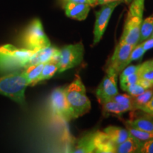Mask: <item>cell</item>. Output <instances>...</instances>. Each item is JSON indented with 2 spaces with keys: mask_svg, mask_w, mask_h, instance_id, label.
I'll return each instance as SVG.
<instances>
[{
  "mask_svg": "<svg viewBox=\"0 0 153 153\" xmlns=\"http://www.w3.org/2000/svg\"><path fill=\"white\" fill-rule=\"evenodd\" d=\"M36 51L19 48L10 44L0 47V74H9L25 68Z\"/></svg>",
  "mask_w": 153,
  "mask_h": 153,
  "instance_id": "cell-1",
  "label": "cell"
},
{
  "mask_svg": "<svg viewBox=\"0 0 153 153\" xmlns=\"http://www.w3.org/2000/svg\"><path fill=\"white\" fill-rule=\"evenodd\" d=\"M153 31V15L143 19L140 26L139 43H142L150 37Z\"/></svg>",
  "mask_w": 153,
  "mask_h": 153,
  "instance_id": "cell-20",
  "label": "cell"
},
{
  "mask_svg": "<svg viewBox=\"0 0 153 153\" xmlns=\"http://www.w3.org/2000/svg\"><path fill=\"white\" fill-rule=\"evenodd\" d=\"M140 74L138 72L136 73H134L131 75H128L126 77L123 78V79H120V87H121L122 90L126 91L127 88L131 86L132 85L137 83L140 79Z\"/></svg>",
  "mask_w": 153,
  "mask_h": 153,
  "instance_id": "cell-27",
  "label": "cell"
},
{
  "mask_svg": "<svg viewBox=\"0 0 153 153\" xmlns=\"http://www.w3.org/2000/svg\"><path fill=\"white\" fill-rule=\"evenodd\" d=\"M49 104L53 114L60 120L64 122H70L74 119L65 97V87L55 89L50 96Z\"/></svg>",
  "mask_w": 153,
  "mask_h": 153,
  "instance_id": "cell-7",
  "label": "cell"
},
{
  "mask_svg": "<svg viewBox=\"0 0 153 153\" xmlns=\"http://www.w3.org/2000/svg\"><path fill=\"white\" fill-rule=\"evenodd\" d=\"M94 152L98 153H114L116 145L104 133L97 131L94 138Z\"/></svg>",
  "mask_w": 153,
  "mask_h": 153,
  "instance_id": "cell-12",
  "label": "cell"
},
{
  "mask_svg": "<svg viewBox=\"0 0 153 153\" xmlns=\"http://www.w3.org/2000/svg\"><path fill=\"white\" fill-rule=\"evenodd\" d=\"M114 1H120V2L123 3L124 0H97V5H101V6L106 4L114 2Z\"/></svg>",
  "mask_w": 153,
  "mask_h": 153,
  "instance_id": "cell-35",
  "label": "cell"
},
{
  "mask_svg": "<svg viewBox=\"0 0 153 153\" xmlns=\"http://www.w3.org/2000/svg\"><path fill=\"white\" fill-rule=\"evenodd\" d=\"M101 105H102L103 111L104 113L118 115V116L122 115L126 112L133 111L131 107L124 106V105L120 104L113 100L105 101L103 104H101Z\"/></svg>",
  "mask_w": 153,
  "mask_h": 153,
  "instance_id": "cell-17",
  "label": "cell"
},
{
  "mask_svg": "<svg viewBox=\"0 0 153 153\" xmlns=\"http://www.w3.org/2000/svg\"><path fill=\"white\" fill-rule=\"evenodd\" d=\"M140 68V64L134 65H129L126 66V68L120 72V79H123V78L126 77V76L128 75H131V74L136 73V72H138Z\"/></svg>",
  "mask_w": 153,
  "mask_h": 153,
  "instance_id": "cell-28",
  "label": "cell"
},
{
  "mask_svg": "<svg viewBox=\"0 0 153 153\" xmlns=\"http://www.w3.org/2000/svg\"><path fill=\"white\" fill-rule=\"evenodd\" d=\"M150 118H152V119H153V116H150Z\"/></svg>",
  "mask_w": 153,
  "mask_h": 153,
  "instance_id": "cell-38",
  "label": "cell"
},
{
  "mask_svg": "<svg viewBox=\"0 0 153 153\" xmlns=\"http://www.w3.org/2000/svg\"><path fill=\"white\" fill-rule=\"evenodd\" d=\"M106 72V75L104 76L96 91V96L100 104L111 100L114 96L118 94L117 87L118 74L111 71Z\"/></svg>",
  "mask_w": 153,
  "mask_h": 153,
  "instance_id": "cell-9",
  "label": "cell"
},
{
  "mask_svg": "<svg viewBox=\"0 0 153 153\" xmlns=\"http://www.w3.org/2000/svg\"><path fill=\"white\" fill-rule=\"evenodd\" d=\"M144 9L145 0H133L131 1L126 16L123 33L120 36V41L135 46L138 44Z\"/></svg>",
  "mask_w": 153,
  "mask_h": 153,
  "instance_id": "cell-2",
  "label": "cell"
},
{
  "mask_svg": "<svg viewBox=\"0 0 153 153\" xmlns=\"http://www.w3.org/2000/svg\"><path fill=\"white\" fill-rule=\"evenodd\" d=\"M22 44L24 48L34 51L51 46V41L40 19H33L26 28L22 37Z\"/></svg>",
  "mask_w": 153,
  "mask_h": 153,
  "instance_id": "cell-5",
  "label": "cell"
},
{
  "mask_svg": "<svg viewBox=\"0 0 153 153\" xmlns=\"http://www.w3.org/2000/svg\"><path fill=\"white\" fill-rule=\"evenodd\" d=\"M134 47L135 45L120 41L115 48L114 52L107 66L106 71L114 72L119 75Z\"/></svg>",
  "mask_w": 153,
  "mask_h": 153,
  "instance_id": "cell-10",
  "label": "cell"
},
{
  "mask_svg": "<svg viewBox=\"0 0 153 153\" xmlns=\"http://www.w3.org/2000/svg\"><path fill=\"white\" fill-rule=\"evenodd\" d=\"M126 125L144 131L153 133V120L150 117H140L133 120H127L126 121Z\"/></svg>",
  "mask_w": 153,
  "mask_h": 153,
  "instance_id": "cell-18",
  "label": "cell"
},
{
  "mask_svg": "<svg viewBox=\"0 0 153 153\" xmlns=\"http://www.w3.org/2000/svg\"><path fill=\"white\" fill-rule=\"evenodd\" d=\"M65 97L74 119L82 116L90 111L91 101L87 95L85 86L79 75H76L72 83L65 87Z\"/></svg>",
  "mask_w": 153,
  "mask_h": 153,
  "instance_id": "cell-3",
  "label": "cell"
},
{
  "mask_svg": "<svg viewBox=\"0 0 153 153\" xmlns=\"http://www.w3.org/2000/svg\"><path fill=\"white\" fill-rule=\"evenodd\" d=\"M145 90H146V89H145L142 86L137 82V83L132 85L131 86L128 87L126 91H127V92L128 93V94L131 95V97H137V96L141 94L144 92Z\"/></svg>",
  "mask_w": 153,
  "mask_h": 153,
  "instance_id": "cell-29",
  "label": "cell"
},
{
  "mask_svg": "<svg viewBox=\"0 0 153 153\" xmlns=\"http://www.w3.org/2000/svg\"><path fill=\"white\" fill-rule=\"evenodd\" d=\"M29 85L24 72H14L0 77V94L4 95L21 106L26 105L25 91Z\"/></svg>",
  "mask_w": 153,
  "mask_h": 153,
  "instance_id": "cell-4",
  "label": "cell"
},
{
  "mask_svg": "<svg viewBox=\"0 0 153 153\" xmlns=\"http://www.w3.org/2000/svg\"><path fill=\"white\" fill-rule=\"evenodd\" d=\"M58 2L62 7L68 3L87 4L90 5L91 7L97 5V0H58Z\"/></svg>",
  "mask_w": 153,
  "mask_h": 153,
  "instance_id": "cell-30",
  "label": "cell"
},
{
  "mask_svg": "<svg viewBox=\"0 0 153 153\" xmlns=\"http://www.w3.org/2000/svg\"><path fill=\"white\" fill-rule=\"evenodd\" d=\"M143 142L132 136L131 135L128 139L123 143H120L116 146V153H140L141 146Z\"/></svg>",
  "mask_w": 153,
  "mask_h": 153,
  "instance_id": "cell-15",
  "label": "cell"
},
{
  "mask_svg": "<svg viewBox=\"0 0 153 153\" xmlns=\"http://www.w3.org/2000/svg\"><path fill=\"white\" fill-rule=\"evenodd\" d=\"M43 66L44 63H40V64L34 65L29 66L26 68V70L24 72L29 85L33 86L34 82L41 74Z\"/></svg>",
  "mask_w": 153,
  "mask_h": 153,
  "instance_id": "cell-21",
  "label": "cell"
},
{
  "mask_svg": "<svg viewBox=\"0 0 153 153\" xmlns=\"http://www.w3.org/2000/svg\"><path fill=\"white\" fill-rule=\"evenodd\" d=\"M91 6L87 4L68 3L63 7L66 16L77 21H84L87 18Z\"/></svg>",
  "mask_w": 153,
  "mask_h": 153,
  "instance_id": "cell-11",
  "label": "cell"
},
{
  "mask_svg": "<svg viewBox=\"0 0 153 153\" xmlns=\"http://www.w3.org/2000/svg\"><path fill=\"white\" fill-rule=\"evenodd\" d=\"M103 131L116 145L123 143L131 135L127 128H123L118 126H109L104 128Z\"/></svg>",
  "mask_w": 153,
  "mask_h": 153,
  "instance_id": "cell-16",
  "label": "cell"
},
{
  "mask_svg": "<svg viewBox=\"0 0 153 153\" xmlns=\"http://www.w3.org/2000/svg\"><path fill=\"white\" fill-rule=\"evenodd\" d=\"M137 83H139L145 89H149L153 87V84L152 82L147 79H142V78H140L138 81H137Z\"/></svg>",
  "mask_w": 153,
  "mask_h": 153,
  "instance_id": "cell-34",
  "label": "cell"
},
{
  "mask_svg": "<svg viewBox=\"0 0 153 153\" xmlns=\"http://www.w3.org/2000/svg\"><path fill=\"white\" fill-rule=\"evenodd\" d=\"M153 96V89H146L144 92H143L141 94H140L137 97H133V100H134V103H135V108L136 110H139V108L140 107H142L143 106L148 103L149 100L152 98V97Z\"/></svg>",
  "mask_w": 153,
  "mask_h": 153,
  "instance_id": "cell-25",
  "label": "cell"
},
{
  "mask_svg": "<svg viewBox=\"0 0 153 153\" xmlns=\"http://www.w3.org/2000/svg\"><path fill=\"white\" fill-rule=\"evenodd\" d=\"M150 38H153V31H152V34H151V36H150Z\"/></svg>",
  "mask_w": 153,
  "mask_h": 153,
  "instance_id": "cell-37",
  "label": "cell"
},
{
  "mask_svg": "<svg viewBox=\"0 0 153 153\" xmlns=\"http://www.w3.org/2000/svg\"><path fill=\"white\" fill-rule=\"evenodd\" d=\"M121 3L120 1H114V2L106 4L101 6V9L99 11H96V19L93 30L94 45H97L100 42L106 31L113 12L115 9Z\"/></svg>",
  "mask_w": 153,
  "mask_h": 153,
  "instance_id": "cell-8",
  "label": "cell"
},
{
  "mask_svg": "<svg viewBox=\"0 0 153 153\" xmlns=\"http://www.w3.org/2000/svg\"><path fill=\"white\" fill-rule=\"evenodd\" d=\"M58 49L55 47L51 46L44 48L39 51H37L32 55L30 60L26 64L25 69L28 67L40 64V63H46L51 60L54 55L57 52Z\"/></svg>",
  "mask_w": 153,
  "mask_h": 153,
  "instance_id": "cell-13",
  "label": "cell"
},
{
  "mask_svg": "<svg viewBox=\"0 0 153 153\" xmlns=\"http://www.w3.org/2000/svg\"><path fill=\"white\" fill-rule=\"evenodd\" d=\"M111 100H113L116 101V102L119 103V104L124 105V106L131 107L133 111L136 110L135 106V103H134L133 97H131L130 94H121L118 93V94L114 96Z\"/></svg>",
  "mask_w": 153,
  "mask_h": 153,
  "instance_id": "cell-26",
  "label": "cell"
},
{
  "mask_svg": "<svg viewBox=\"0 0 153 153\" xmlns=\"http://www.w3.org/2000/svg\"><path fill=\"white\" fill-rule=\"evenodd\" d=\"M139 110L148 114L149 116H153V96L148 103H146L144 106L139 108Z\"/></svg>",
  "mask_w": 153,
  "mask_h": 153,
  "instance_id": "cell-32",
  "label": "cell"
},
{
  "mask_svg": "<svg viewBox=\"0 0 153 153\" xmlns=\"http://www.w3.org/2000/svg\"><path fill=\"white\" fill-rule=\"evenodd\" d=\"M97 131H91L79 139L72 152L91 153L94 152V138Z\"/></svg>",
  "mask_w": 153,
  "mask_h": 153,
  "instance_id": "cell-14",
  "label": "cell"
},
{
  "mask_svg": "<svg viewBox=\"0 0 153 153\" xmlns=\"http://www.w3.org/2000/svg\"><path fill=\"white\" fill-rule=\"evenodd\" d=\"M140 153H153V138L143 143Z\"/></svg>",
  "mask_w": 153,
  "mask_h": 153,
  "instance_id": "cell-31",
  "label": "cell"
},
{
  "mask_svg": "<svg viewBox=\"0 0 153 153\" xmlns=\"http://www.w3.org/2000/svg\"><path fill=\"white\" fill-rule=\"evenodd\" d=\"M132 1H133V0H124L123 2L126 3V4H130L131 3Z\"/></svg>",
  "mask_w": 153,
  "mask_h": 153,
  "instance_id": "cell-36",
  "label": "cell"
},
{
  "mask_svg": "<svg viewBox=\"0 0 153 153\" xmlns=\"http://www.w3.org/2000/svg\"><path fill=\"white\" fill-rule=\"evenodd\" d=\"M138 73L140 77L148 80L153 84V58L140 64Z\"/></svg>",
  "mask_w": 153,
  "mask_h": 153,
  "instance_id": "cell-22",
  "label": "cell"
},
{
  "mask_svg": "<svg viewBox=\"0 0 153 153\" xmlns=\"http://www.w3.org/2000/svg\"><path fill=\"white\" fill-rule=\"evenodd\" d=\"M126 128L129 131V133L132 136L141 141V142H145V141L148 140L153 138V133H150V132H147L142 131L135 128L131 127V126H126Z\"/></svg>",
  "mask_w": 153,
  "mask_h": 153,
  "instance_id": "cell-24",
  "label": "cell"
},
{
  "mask_svg": "<svg viewBox=\"0 0 153 153\" xmlns=\"http://www.w3.org/2000/svg\"><path fill=\"white\" fill-rule=\"evenodd\" d=\"M58 71V67H57V63L53 62V61H49L44 64L43 68L40 76H38V79L36 80L33 83V85H36L38 82H41L45 80L49 79L52 78L55 74Z\"/></svg>",
  "mask_w": 153,
  "mask_h": 153,
  "instance_id": "cell-19",
  "label": "cell"
},
{
  "mask_svg": "<svg viewBox=\"0 0 153 153\" xmlns=\"http://www.w3.org/2000/svg\"><path fill=\"white\" fill-rule=\"evenodd\" d=\"M141 45L145 51H148L149 50L153 48V38H149L145 41L140 43Z\"/></svg>",
  "mask_w": 153,
  "mask_h": 153,
  "instance_id": "cell-33",
  "label": "cell"
},
{
  "mask_svg": "<svg viewBox=\"0 0 153 153\" xmlns=\"http://www.w3.org/2000/svg\"><path fill=\"white\" fill-rule=\"evenodd\" d=\"M85 48L82 43L70 44L60 50L57 62L59 72H63L79 65L84 59Z\"/></svg>",
  "mask_w": 153,
  "mask_h": 153,
  "instance_id": "cell-6",
  "label": "cell"
},
{
  "mask_svg": "<svg viewBox=\"0 0 153 153\" xmlns=\"http://www.w3.org/2000/svg\"><path fill=\"white\" fill-rule=\"evenodd\" d=\"M145 53H146V51L143 49L141 44H137V45L133 48V49L132 50L131 54L129 55V57L128 58L125 65H124V68H125L126 66L129 65L131 64L132 62H133V61L142 60L143 57L144 56Z\"/></svg>",
  "mask_w": 153,
  "mask_h": 153,
  "instance_id": "cell-23",
  "label": "cell"
}]
</instances>
